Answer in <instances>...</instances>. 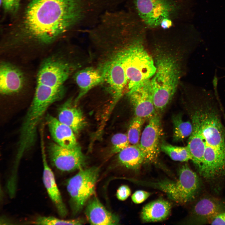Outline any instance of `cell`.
<instances>
[{
    "mask_svg": "<svg viewBox=\"0 0 225 225\" xmlns=\"http://www.w3.org/2000/svg\"><path fill=\"white\" fill-rule=\"evenodd\" d=\"M102 8V0H26L7 27L4 45L47 46L66 34L92 27Z\"/></svg>",
    "mask_w": 225,
    "mask_h": 225,
    "instance_id": "1",
    "label": "cell"
},
{
    "mask_svg": "<svg viewBox=\"0 0 225 225\" xmlns=\"http://www.w3.org/2000/svg\"><path fill=\"white\" fill-rule=\"evenodd\" d=\"M215 102L210 98L198 99L191 112L193 129L187 145L200 175L211 182L225 176V127Z\"/></svg>",
    "mask_w": 225,
    "mask_h": 225,
    "instance_id": "2",
    "label": "cell"
},
{
    "mask_svg": "<svg viewBox=\"0 0 225 225\" xmlns=\"http://www.w3.org/2000/svg\"><path fill=\"white\" fill-rule=\"evenodd\" d=\"M195 0H125L127 10L148 31L167 29L190 22Z\"/></svg>",
    "mask_w": 225,
    "mask_h": 225,
    "instance_id": "3",
    "label": "cell"
},
{
    "mask_svg": "<svg viewBox=\"0 0 225 225\" xmlns=\"http://www.w3.org/2000/svg\"><path fill=\"white\" fill-rule=\"evenodd\" d=\"M147 32L144 30L133 32L129 45L116 55L125 71L128 90L150 79L156 70L152 58L142 44L143 36Z\"/></svg>",
    "mask_w": 225,
    "mask_h": 225,
    "instance_id": "4",
    "label": "cell"
},
{
    "mask_svg": "<svg viewBox=\"0 0 225 225\" xmlns=\"http://www.w3.org/2000/svg\"><path fill=\"white\" fill-rule=\"evenodd\" d=\"M71 72L70 64L58 53L47 58L38 69L34 95L54 102L60 100L65 94L64 83Z\"/></svg>",
    "mask_w": 225,
    "mask_h": 225,
    "instance_id": "5",
    "label": "cell"
},
{
    "mask_svg": "<svg viewBox=\"0 0 225 225\" xmlns=\"http://www.w3.org/2000/svg\"><path fill=\"white\" fill-rule=\"evenodd\" d=\"M156 70L151 80L153 100L157 112L163 110L176 90L180 78L178 64L172 58L164 56L158 59Z\"/></svg>",
    "mask_w": 225,
    "mask_h": 225,
    "instance_id": "6",
    "label": "cell"
},
{
    "mask_svg": "<svg viewBox=\"0 0 225 225\" xmlns=\"http://www.w3.org/2000/svg\"><path fill=\"white\" fill-rule=\"evenodd\" d=\"M140 184L149 186L162 191L174 202L181 204L193 200L200 190L201 183L198 176L187 164L182 165L176 181L162 180L157 182L138 181Z\"/></svg>",
    "mask_w": 225,
    "mask_h": 225,
    "instance_id": "7",
    "label": "cell"
},
{
    "mask_svg": "<svg viewBox=\"0 0 225 225\" xmlns=\"http://www.w3.org/2000/svg\"><path fill=\"white\" fill-rule=\"evenodd\" d=\"M79 170L68 180L66 184L71 208L74 214L80 212L94 193L100 171L99 168L96 167Z\"/></svg>",
    "mask_w": 225,
    "mask_h": 225,
    "instance_id": "8",
    "label": "cell"
},
{
    "mask_svg": "<svg viewBox=\"0 0 225 225\" xmlns=\"http://www.w3.org/2000/svg\"><path fill=\"white\" fill-rule=\"evenodd\" d=\"M47 150L51 164L60 171L71 172L80 170L86 165V157L78 145L69 148L51 142Z\"/></svg>",
    "mask_w": 225,
    "mask_h": 225,
    "instance_id": "9",
    "label": "cell"
},
{
    "mask_svg": "<svg viewBox=\"0 0 225 225\" xmlns=\"http://www.w3.org/2000/svg\"><path fill=\"white\" fill-rule=\"evenodd\" d=\"M128 95L135 116L145 120L149 119L157 113L150 79L141 82L128 90Z\"/></svg>",
    "mask_w": 225,
    "mask_h": 225,
    "instance_id": "10",
    "label": "cell"
},
{
    "mask_svg": "<svg viewBox=\"0 0 225 225\" xmlns=\"http://www.w3.org/2000/svg\"><path fill=\"white\" fill-rule=\"evenodd\" d=\"M100 71L112 96V107L122 96L128 82L125 71L116 56L105 63Z\"/></svg>",
    "mask_w": 225,
    "mask_h": 225,
    "instance_id": "11",
    "label": "cell"
},
{
    "mask_svg": "<svg viewBox=\"0 0 225 225\" xmlns=\"http://www.w3.org/2000/svg\"><path fill=\"white\" fill-rule=\"evenodd\" d=\"M149 119L141 133L139 143L147 163L154 162L158 158L160 149L161 132L160 118L158 113L157 112Z\"/></svg>",
    "mask_w": 225,
    "mask_h": 225,
    "instance_id": "12",
    "label": "cell"
},
{
    "mask_svg": "<svg viewBox=\"0 0 225 225\" xmlns=\"http://www.w3.org/2000/svg\"><path fill=\"white\" fill-rule=\"evenodd\" d=\"M25 83L22 71L10 62L3 61L0 66V92L3 95H9L20 92Z\"/></svg>",
    "mask_w": 225,
    "mask_h": 225,
    "instance_id": "13",
    "label": "cell"
},
{
    "mask_svg": "<svg viewBox=\"0 0 225 225\" xmlns=\"http://www.w3.org/2000/svg\"><path fill=\"white\" fill-rule=\"evenodd\" d=\"M41 147L43 164L42 180L49 196L55 205L58 214L65 217L68 210L57 185L54 174L47 162L43 137L41 138Z\"/></svg>",
    "mask_w": 225,
    "mask_h": 225,
    "instance_id": "14",
    "label": "cell"
},
{
    "mask_svg": "<svg viewBox=\"0 0 225 225\" xmlns=\"http://www.w3.org/2000/svg\"><path fill=\"white\" fill-rule=\"evenodd\" d=\"M224 205L218 199L212 197L200 198L194 205L192 215L196 222L211 223L213 219L224 211Z\"/></svg>",
    "mask_w": 225,
    "mask_h": 225,
    "instance_id": "15",
    "label": "cell"
},
{
    "mask_svg": "<svg viewBox=\"0 0 225 225\" xmlns=\"http://www.w3.org/2000/svg\"><path fill=\"white\" fill-rule=\"evenodd\" d=\"M46 118L50 132L55 142L69 148L78 146L75 132L70 127L50 114H48Z\"/></svg>",
    "mask_w": 225,
    "mask_h": 225,
    "instance_id": "16",
    "label": "cell"
},
{
    "mask_svg": "<svg viewBox=\"0 0 225 225\" xmlns=\"http://www.w3.org/2000/svg\"><path fill=\"white\" fill-rule=\"evenodd\" d=\"M85 214L91 225H117L119 222L118 217L107 210L95 197L88 201Z\"/></svg>",
    "mask_w": 225,
    "mask_h": 225,
    "instance_id": "17",
    "label": "cell"
},
{
    "mask_svg": "<svg viewBox=\"0 0 225 225\" xmlns=\"http://www.w3.org/2000/svg\"><path fill=\"white\" fill-rule=\"evenodd\" d=\"M58 119L61 122L70 127L77 134L86 124L85 118L81 110L69 99L59 108Z\"/></svg>",
    "mask_w": 225,
    "mask_h": 225,
    "instance_id": "18",
    "label": "cell"
},
{
    "mask_svg": "<svg viewBox=\"0 0 225 225\" xmlns=\"http://www.w3.org/2000/svg\"><path fill=\"white\" fill-rule=\"evenodd\" d=\"M74 78L79 90L75 102H77L92 88L104 82L101 71L91 67L85 68L78 72L75 74Z\"/></svg>",
    "mask_w": 225,
    "mask_h": 225,
    "instance_id": "19",
    "label": "cell"
},
{
    "mask_svg": "<svg viewBox=\"0 0 225 225\" xmlns=\"http://www.w3.org/2000/svg\"><path fill=\"white\" fill-rule=\"evenodd\" d=\"M172 206L168 201L159 199L150 202L142 208L141 218L144 222H154L165 219L169 215Z\"/></svg>",
    "mask_w": 225,
    "mask_h": 225,
    "instance_id": "20",
    "label": "cell"
},
{
    "mask_svg": "<svg viewBox=\"0 0 225 225\" xmlns=\"http://www.w3.org/2000/svg\"><path fill=\"white\" fill-rule=\"evenodd\" d=\"M118 153L119 163L127 169L137 170L146 162L145 155L139 144H130Z\"/></svg>",
    "mask_w": 225,
    "mask_h": 225,
    "instance_id": "21",
    "label": "cell"
},
{
    "mask_svg": "<svg viewBox=\"0 0 225 225\" xmlns=\"http://www.w3.org/2000/svg\"><path fill=\"white\" fill-rule=\"evenodd\" d=\"M173 124V139L175 142L180 141L189 137L192 131L191 121L183 120L180 114L175 115L172 117Z\"/></svg>",
    "mask_w": 225,
    "mask_h": 225,
    "instance_id": "22",
    "label": "cell"
},
{
    "mask_svg": "<svg viewBox=\"0 0 225 225\" xmlns=\"http://www.w3.org/2000/svg\"><path fill=\"white\" fill-rule=\"evenodd\" d=\"M160 149L175 161L186 162L192 159L191 155L187 146H178L163 143L160 145Z\"/></svg>",
    "mask_w": 225,
    "mask_h": 225,
    "instance_id": "23",
    "label": "cell"
},
{
    "mask_svg": "<svg viewBox=\"0 0 225 225\" xmlns=\"http://www.w3.org/2000/svg\"><path fill=\"white\" fill-rule=\"evenodd\" d=\"M145 120L135 116L133 119L127 134L130 144L137 145L139 143L142 127Z\"/></svg>",
    "mask_w": 225,
    "mask_h": 225,
    "instance_id": "24",
    "label": "cell"
},
{
    "mask_svg": "<svg viewBox=\"0 0 225 225\" xmlns=\"http://www.w3.org/2000/svg\"><path fill=\"white\" fill-rule=\"evenodd\" d=\"M32 223L38 225H79L82 224L84 222L81 219L66 220L58 218L53 216H40Z\"/></svg>",
    "mask_w": 225,
    "mask_h": 225,
    "instance_id": "25",
    "label": "cell"
},
{
    "mask_svg": "<svg viewBox=\"0 0 225 225\" xmlns=\"http://www.w3.org/2000/svg\"><path fill=\"white\" fill-rule=\"evenodd\" d=\"M112 152L118 153L130 144L127 134L121 133L114 135L111 139Z\"/></svg>",
    "mask_w": 225,
    "mask_h": 225,
    "instance_id": "26",
    "label": "cell"
},
{
    "mask_svg": "<svg viewBox=\"0 0 225 225\" xmlns=\"http://www.w3.org/2000/svg\"><path fill=\"white\" fill-rule=\"evenodd\" d=\"M20 2L21 0H0V6L6 12L15 15L20 8Z\"/></svg>",
    "mask_w": 225,
    "mask_h": 225,
    "instance_id": "27",
    "label": "cell"
},
{
    "mask_svg": "<svg viewBox=\"0 0 225 225\" xmlns=\"http://www.w3.org/2000/svg\"><path fill=\"white\" fill-rule=\"evenodd\" d=\"M150 195L148 192L138 190L135 191L131 196L132 201L135 203H141L145 201Z\"/></svg>",
    "mask_w": 225,
    "mask_h": 225,
    "instance_id": "28",
    "label": "cell"
},
{
    "mask_svg": "<svg viewBox=\"0 0 225 225\" xmlns=\"http://www.w3.org/2000/svg\"><path fill=\"white\" fill-rule=\"evenodd\" d=\"M131 193V190L129 187L126 185H122L118 189L116 196L118 199L121 201L126 200Z\"/></svg>",
    "mask_w": 225,
    "mask_h": 225,
    "instance_id": "29",
    "label": "cell"
},
{
    "mask_svg": "<svg viewBox=\"0 0 225 225\" xmlns=\"http://www.w3.org/2000/svg\"><path fill=\"white\" fill-rule=\"evenodd\" d=\"M212 225H225V211L219 214L211 222Z\"/></svg>",
    "mask_w": 225,
    "mask_h": 225,
    "instance_id": "30",
    "label": "cell"
}]
</instances>
